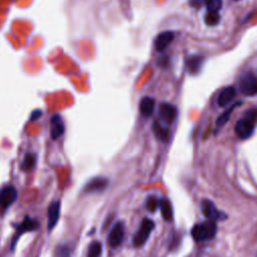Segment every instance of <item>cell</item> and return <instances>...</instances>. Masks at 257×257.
<instances>
[{"mask_svg":"<svg viewBox=\"0 0 257 257\" xmlns=\"http://www.w3.org/2000/svg\"><path fill=\"white\" fill-rule=\"evenodd\" d=\"M125 236V229L122 222H117L111 230L109 237H108V242L111 247L116 248L120 246L123 242Z\"/></svg>","mask_w":257,"mask_h":257,"instance_id":"8","label":"cell"},{"mask_svg":"<svg viewBox=\"0 0 257 257\" xmlns=\"http://www.w3.org/2000/svg\"><path fill=\"white\" fill-rule=\"evenodd\" d=\"M153 132H154L155 137L157 138L158 140H160L162 142H167L169 140V138H170L169 131L167 129H165L164 127H162L160 124H158L157 122L154 123Z\"/></svg>","mask_w":257,"mask_h":257,"instance_id":"18","label":"cell"},{"mask_svg":"<svg viewBox=\"0 0 257 257\" xmlns=\"http://www.w3.org/2000/svg\"><path fill=\"white\" fill-rule=\"evenodd\" d=\"M102 254V244L97 241L91 243L88 250V257H100Z\"/></svg>","mask_w":257,"mask_h":257,"instance_id":"20","label":"cell"},{"mask_svg":"<svg viewBox=\"0 0 257 257\" xmlns=\"http://www.w3.org/2000/svg\"><path fill=\"white\" fill-rule=\"evenodd\" d=\"M235 95H236L235 88L227 87L221 91V93L218 95V100H217V102H218V105L220 107H226L233 101Z\"/></svg>","mask_w":257,"mask_h":257,"instance_id":"14","label":"cell"},{"mask_svg":"<svg viewBox=\"0 0 257 257\" xmlns=\"http://www.w3.org/2000/svg\"><path fill=\"white\" fill-rule=\"evenodd\" d=\"M158 114H159V117H160V120L163 122V124L172 125L174 121L176 120L177 109L175 106L171 104L163 103L159 106V109H158Z\"/></svg>","mask_w":257,"mask_h":257,"instance_id":"7","label":"cell"},{"mask_svg":"<svg viewBox=\"0 0 257 257\" xmlns=\"http://www.w3.org/2000/svg\"><path fill=\"white\" fill-rule=\"evenodd\" d=\"M160 205L159 200H158L155 196H150L147 200V209L150 212H155L158 206Z\"/></svg>","mask_w":257,"mask_h":257,"instance_id":"24","label":"cell"},{"mask_svg":"<svg viewBox=\"0 0 257 257\" xmlns=\"http://www.w3.org/2000/svg\"><path fill=\"white\" fill-rule=\"evenodd\" d=\"M65 133V126L62 121L61 117L58 115H54L50 120V135L53 140L58 139Z\"/></svg>","mask_w":257,"mask_h":257,"instance_id":"11","label":"cell"},{"mask_svg":"<svg viewBox=\"0 0 257 257\" xmlns=\"http://www.w3.org/2000/svg\"><path fill=\"white\" fill-rule=\"evenodd\" d=\"M154 227H155V224H154V222L152 220L144 219L142 221L140 229L137 231V233H136V235L134 237V239H133L134 245L136 247H140V246L144 245L145 242L147 241V239L149 238L150 233L152 232Z\"/></svg>","mask_w":257,"mask_h":257,"instance_id":"5","label":"cell"},{"mask_svg":"<svg viewBox=\"0 0 257 257\" xmlns=\"http://www.w3.org/2000/svg\"><path fill=\"white\" fill-rule=\"evenodd\" d=\"M202 213L205 217H207V218H209L210 220H220L221 219V213L218 212V210L216 209L215 205L209 201V200H204L202 202Z\"/></svg>","mask_w":257,"mask_h":257,"instance_id":"13","label":"cell"},{"mask_svg":"<svg viewBox=\"0 0 257 257\" xmlns=\"http://www.w3.org/2000/svg\"><path fill=\"white\" fill-rule=\"evenodd\" d=\"M220 22V15L218 14V12H210L208 11V13L205 16V23L208 25H216L218 24Z\"/></svg>","mask_w":257,"mask_h":257,"instance_id":"23","label":"cell"},{"mask_svg":"<svg viewBox=\"0 0 257 257\" xmlns=\"http://www.w3.org/2000/svg\"><path fill=\"white\" fill-rule=\"evenodd\" d=\"M203 64V57L200 55H192L186 61V68L192 74L198 72Z\"/></svg>","mask_w":257,"mask_h":257,"instance_id":"15","label":"cell"},{"mask_svg":"<svg viewBox=\"0 0 257 257\" xmlns=\"http://www.w3.org/2000/svg\"><path fill=\"white\" fill-rule=\"evenodd\" d=\"M61 216V202L53 201L47 210V229L51 231L57 224Z\"/></svg>","mask_w":257,"mask_h":257,"instance_id":"9","label":"cell"},{"mask_svg":"<svg viewBox=\"0 0 257 257\" xmlns=\"http://www.w3.org/2000/svg\"><path fill=\"white\" fill-rule=\"evenodd\" d=\"M39 227V223L37 220L30 218L29 216H25L24 219L17 224L16 226V232L13 236L12 238V243H11V250H14L15 244L17 243V240L21 238V236L23 235L26 232H30V231H34Z\"/></svg>","mask_w":257,"mask_h":257,"instance_id":"3","label":"cell"},{"mask_svg":"<svg viewBox=\"0 0 257 257\" xmlns=\"http://www.w3.org/2000/svg\"><path fill=\"white\" fill-rule=\"evenodd\" d=\"M239 105H240V104H236V105H234L233 107H231L228 111L224 112V113L218 117V120H217V123H216V124H217V127H223V126L229 121L230 116H231L234 108H235L236 106H239Z\"/></svg>","mask_w":257,"mask_h":257,"instance_id":"21","label":"cell"},{"mask_svg":"<svg viewBox=\"0 0 257 257\" xmlns=\"http://www.w3.org/2000/svg\"><path fill=\"white\" fill-rule=\"evenodd\" d=\"M239 89L244 95L253 96L257 94V77L252 73H246L241 76Z\"/></svg>","mask_w":257,"mask_h":257,"instance_id":"6","label":"cell"},{"mask_svg":"<svg viewBox=\"0 0 257 257\" xmlns=\"http://www.w3.org/2000/svg\"><path fill=\"white\" fill-rule=\"evenodd\" d=\"M205 0H190V4L194 7H200L203 3H204Z\"/></svg>","mask_w":257,"mask_h":257,"instance_id":"26","label":"cell"},{"mask_svg":"<svg viewBox=\"0 0 257 257\" xmlns=\"http://www.w3.org/2000/svg\"><path fill=\"white\" fill-rule=\"evenodd\" d=\"M160 209L163 218L166 221H171L173 219V209L170 201L168 199H162L160 202Z\"/></svg>","mask_w":257,"mask_h":257,"instance_id":"19","label":"cell"},{"mask_svg":"<svg viewBox=\"0 0 257 257\" xmlns=\"http://www.w3.org/2000/svg\"><path fill=\"white\" fill-rule=\"evenodd\" d=\"M257 124V111L252 109L245 113L244 117L236 123L235 133L240 139H248Z\"/></svg>","mask_w":257,"mask_h":257,"instance_id":"1","label":"cell"},{"mask_svg":"<svg viewBox=\"0 0 257 257\" xmlns=\"http://www.w3.org/2000/svg\"><path fill=\"white\" fill-rule=\"evenodd\" d=\"M17 199V191L13 186H4L0 189V212L6 211Z\"/></svg>","mask_w":257,"mask_h":257,"instance_id":"4","label":"cell"},{"mask_svg":"<svg viewBox=\"0 0 257 257\" xmlns=\"http://www.w3.org/2000/svg\"><path fill=\"white\" fill-rule=\"evenodd\" d=\"M109 184V181L106 178L96 177L92 179L86 186L84 191L86 193H94V192H102L104 191Z\"/></svg>","mask_w":257,"mask_h":257,"instance_id":"10","label":"cell"},{"mask_svg":"<svg viewBox=\"0 0 257 257\" xmlns=\"http://www.w3.org/2000/svg\"><path fill=\"white\" fill-rule=\"evenodd\" d=\"M55 253H56V257H70V252L67 245L58 246L55 250Z\"/></svg>","mask_w":257,"mask_h":257,"instance_id":"25","label":"cell"},{"mask_svg":"<svg viewBox=\"0 0 257 257\" xmlns=\"http://www.w3.org/2000/svg\"><path fill=\"white\" fill-rule=\"evenodd\" d=\"M42 116V112L41 111H34L31 115V120H37V118Z\"/></svg>","mask_w":257,"mask_h":257,"instance_id":"27","label":"cell"},{"mask_svg":"<svg viewBox=\"0 0 257 257\" xmlns=\"http://www.w3.org/2000/svg\"><path fill=\"white\" fill-rule=\"evenodd\" d=\"M217 231L215 221L208 220L204 223L197 224L192 229V237L195 241L200 242L213 238Z\"/></svg>","mask_w":257,"mask_h":257,"instance_id":"2","label":"cell"},{"mask_svg":"<svg viewBox=\"0 0 257 257\" xmlns=\"http://www.w3.org/2000/svg\"><path fill=\"white\" fill-rule=\"evenodd\" d=\"M155 110V101L152 97L145 96L140 102V113L143 117H151Z\"/></svg>","mask_w":257,"mask_h":257,"instance_id":"16","label":"cell"},{"mask_svg":"<svg viewBox=\"0 0 257 257\" xmlns=\"http://www.w3.org/2000/svg\"><path fill=\"white\" fill-rule=\"evenodd\" d=\"M204 3L208 11L210 12H218L222 6V0H205Z\"/></svg>","mask_w":257,"mask_h":257,"instance_id":"22","label":"cell"},{"mask_svg":"<svg viewBox=\"0 0 257 257\" xmlns=\"http://www.w3.org/2000/svg\"><path fill=\"white\" fill-rule=\"evenodd\" d=\"M174 33L172 31H164L157 36L155 41V47L158 51L165 50L173 42Z\"/></svg>","mask_w":257,"mask_h":257,"instance_id":"12","label":"cell"},{"mask_svg":"<svg viewBox=\"0 0 257 257\" xmlns=\"http://www.w3.org/2000/svg\"><path fill=\"white\" fill-rule=\"evenodd\" d=\"M37 162V158L36 155L33 153H27L24 158L23 161L22 163V170L23 172H30L34 169L35 165Z\"/></svg>","mask_w":257,"mask_h":257,"instance_id":"17","label":"cell"}]
</instances>
